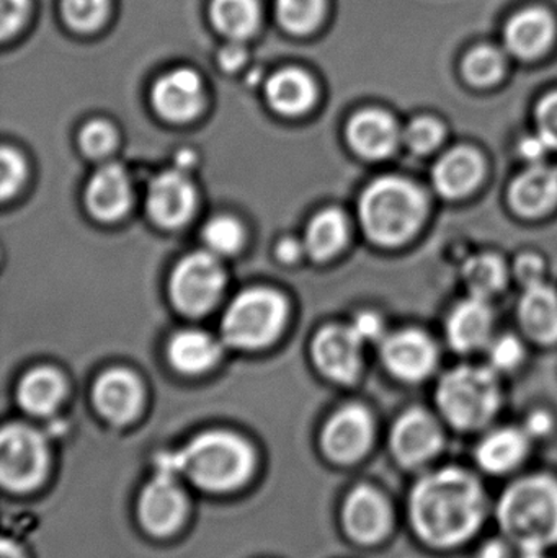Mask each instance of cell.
Returning a JSON list of instances; mask_svg holds the SVG:
<instances>
[{
  "label": "cell",
  "instance_id": "obj_1",
  "mask_svg": "<svg viewBox=\"0 0 557 558\" xmlns=\"http://www.w3.org/2000/svg\"><path fill=\"white\" fill-rule=\"evenodd\" d=\"M484 501L480 485L455 469L424 478L411 498V517L422 539L438 547L457 546L483 521Z\"/></svg>",
  "mask_w": 557,
  "mask_h": 558
},
{
  "label": "cell",
  "instance_id": "obj_2",
  "mask_svg": "<svg viewBox=\"0 0 557 558\" xmlns=\"http://www.w3.org/2000/svg\"><path fill=\"white\" fill-rule=\"evenodd\" d=\"M254 456L247 442L231 433L199 435L177 454L160 461V472H182L205 490L226 492L247 481Z\"/></svg>",
  "mask_w": 557,
  "mask_h": 558
},
{
  "label": "cell",
  "instance_id": "obj_3",
  "mask_svg": "<svg viewBox=\"0 0 557 558\" xmlns=\"http://www.w3.org/2000/svg\"><path fill=\"white\" fill-rule=\"evenodd\" d=\"M359 215L373 242L392 247L417 232L425 216V198L408 180L385 177L365 190Z\"/></svg>",
  "mask_w": 557,
  "mask_h": 558
},
{
  "label": "cell",
  "instance_id": "obj_4",
  "mask_svg": "<svg viewBox=\"0 0 557 558\" xmlns=\"http://www.w3.org/2000/svg\"><path fill=\"white\" fill-rule=\"evenodd\" d=\"M499 520L523 553H542L557 541V485L546 477L517 482L500 501Z\"/></svg>",
  "mask_w": 557,
  "mask_h": 558
},
{
  "label": "cell",
  "instance_id": "obj_5",
  "mask_svg": "<svg viewBox=\"0 0 557 558\" xmlns=\"http://www.w3.org/2000/svg\"><path fill=\"white\" fill-rule=\"evenodd\" d=\"M437 403L457 428H480L493 418L499 407L496 377L484 367H457L441 377Z\"/></svg>",
  "mask_w": 557,
  "mask_h": 558
},
{
  "label": "cell",
  "instance_id": "obj_6",
  "mask_svg": "<svg viewBox=\"0 0 557 558\" xmlns=\"http://www.w3.org/2000/svg\"><path fill=\"white\" fill-rule=\"evenodd\" d=\"M287 320V302L270 289H249L239 294L221 322L226 343L235 348L265 347L277 338Z\"/></svg>",
  "mask_w": 557,
  "mask_h": 558
},
{
  "label": "cell",
  "instance_id": "obj_7",
  "mask_svg": "<svg viewBox=\"0 0 557 558\" xmlns=\"http://www.w3.org/2000/svg\"><path fill=\"white\" fill-rule=\"evenodd\" d=\"M48 465L45 439L25 425H9L0 436V477L10 490L25 492L41 482Z\"/></svg>",
  "mask_w": 557,
  "mask_h": 558
},
{
  "label": "cell",
  "instance_id": "obj_8",
  "mask_svg": "<svg viewBox=\"0 0 557 558\" xmlns=\"http://www.w3.org/2000/svg\"><path fill=\"white\" fill-rule=\"evenodd\" d=\"M225 286V271L215 255L192 254L183 258L170 279L173 304L190 315L203 314L218 301Z\"/></svg>",
  "mask_w": 557,
  "mask_h": 558
},
{
  "label": "cell",
  "instance_id": "obj_9",
  "mask_svg": "<svg viewBox=\"0 0 557 558\" xmlns=\"http://www.w3.org/2000/svg\"><path fill=\"white\" fill-rule=\"evenodd\" d=\"M362 343L352 327H326L314 340V361L330 379L353 383L362 363Z\"/></svg>",
  "mask_w": 557,
  "mask_h": 558
},
{
  "label": "cell",
  "instance_id": "obj_10",
  "mask_svg": "<svg viewBox=\"0 0 557 558\" xmlns=\"http://www.w3.org/2000/svg\"><path fill=\"white\" fill-rule=\"evenodd\" d=\"M382 356L396 377L417 383L434 371L437 351L421 331L404 330L383 340Z\"/></svg>",
  "mask_w": 557,
  "mask_h": 558
},
{
  "label": "cell",
  "instance_id": "obj_11",
  "mask_svg": "<svg viewBox=\"0 0 557 558\" xmlns=\"http://www.w3.org/2000/svg\"><path fill=\"white\" fill-rule=\"evenodd\" d=\"M195 205V189L183 173L164 172L150 183L147 209L150 218L164 228H179L189 221Z\"/></svg>",
  "mask_w": 557,
  "mask_h": 558
},
{
  "label": "cell",
  "instance_id": "obj_12",
  "mask_svg": "<svg viewBox=\"0 0 557 558\" xmlns=\"http://www.w3.org/2000/svg\"><path fill=\"white\" fill-rule=\"evenodd\" d=\"M185 513V498L173 475L159 472L144 488L140 501V517L144 527L154 536H167L177 530Z\"/></svg>",
  "mask_w": 557,
  "mask_h": 558
},
{
  "label": "cell",
  "instance_id": "obj_13",
  "mask_svg": "<svg viewBox=\"0 0 557 558\" xmlns=\"http://www.w3.org/2000/svg\"><path fill=\"white\" fill-rule=\"evenodd\" d=\"M372 418L359 405H349L330 418L324 432V449L339 462H352L365 454L372 441Z\"/></svg>",
  "mask_w": 557,
  "mask_h": 558
},
{
  "label": "cell",
  "instance_id": "obj_14",
  "mask_svg": "<svg viewBox=\"0 0 557 558\" xmlns=\"http://www.w3.org/2000/svg\"><path fill=\"white\" fill-rule=\"evenodd\" d=\"M156 110L167 120L186 121L202 108L203 90L192 69H177L157 82L153 92Z\"/></svg>",
  "mask_w": 557,
  "mask_h": 558
},
{
  "label": "cell",
  "instance_id": "obj_15",
  "mask_svg": "<svg viewBox=\"0 0 557 558\" xmlns=\"http://www.w3.org/2000/svg\"><path fill=\"white\" fill-rule=\"evenodd\" d=\"M440 445L437 423L422 410H411L396 423L392 449L402 464H422L440 449Z\"/></svg>",
  "mask_w": 557,
  "mask_h": 558
},
{
  "label": "cell",
  "instance_id": "obj_16",
  "mask_svg": "<svg viewBox=\"0 0 557 558\" xmlns=\"http://www.w3.org/2000/svg\"><path fill=\"white\" fill-rule=\"evenodd\" d=\"M143 400L140 380L126 369H111L97 380L94 402L98 412L114 423H124L136 415Z\"/></svg>",
  "mask_w": 557,
  "mask_h": 558
},
{
  "label": "cell",
  "instance_id": "obj_17",
  "mask_svg": "<svg viewBox=\"0 0 557 558\" xmlns=\"http://www.w3.org/2000/svg\"><path fill=\"white\" fill-rule=\"evenodd\" d=\"M85 202L92 215L101 221L121 218L131 203V183L126 170L117 163L101 167L88 183Z\"/></svg>",
  "mask_w": 557,
  "mask_h": 558
},
{
  "label": "cell",
  "instance_id": "obj_18",
  "mask_svg": "<svg viewBox=\"0 0 557 558\" xmlns=\"http://www.w3.org/2000/svg\"><path fill=\"white\" fill-rule=\"evenodd\" d=\"M484 166L480 154L470 147H457L445 154L434 167V183L445 198H461L473 192L483 179Z\"/></svg>",
  "mask_w": 557,
  "mask_h": 558
},
{
  "label": "cell",
  "instance_id": "obj_19",
  "mask_svg": "<svg viewBox=\"0 0 557 558\" xmlns=\"http://www.w3.org/2000/svg\"><path fill=\"white\" fill-rule=\"evenodd\" d=\"M343 523L353 539L375 543L388 531V507L373 488H356L343 508Z\"/></svg>",
  "mask_w": 557,
  "mask_h": 558
},
{
  "label": "cell",
  "instance_id": "obj_20",
  "mask_svg": "<svg viewBox=\"0 0 557 558\" xmlns=\"http://www.w3.org/2000/svg\"><path fill=\"white\" fill-rule=\"evenodd\" d=\"M350 144L366 159H385L398 146L399 131L389 114L378 110L362 111L349 124Z\"/></svg>",
  "mask_w": 557,
  "mask_h": 558
},
{
  "label": "cell",
  "instance_id": "obj_21",
  "mask_svg": "<svg viewBox=\"0 0 557 558\" xmlns=\"http://www.w3.org/2000/svg\"><path fill=\"white\" fill-rule=\"evenodd\" d=\"M509 196L520 215H543L557 202V170L533 166L513 180Z\"/></svg>",
  "mask_w": 557,
  "mask_h": 558
},
{
  "label": "cell",
  "instance_id": "obj_22",
  "mask_svg": "<svg viewBox=\"0 0 557 558\" xmlns=\"http://www.w3.org/2000/svg\"><path fill=\"white\" fill-rule=\"evenodd\" d=\"M493 327V311L486 299L471 298L461 302L447 324L448 340L458 351L480 348L489 338Z\"/></svg>",
  "mask_w": 557,
  "mask_h": 558
},
{
  "label": "cell",
  "instance_id": "obj_23",
  "mask_svg": "<svg viewBox=\"0 0 557 558\" xmlns=\"http://www.w3.org/2000/svg\"><path fill=\"white\" fill-rule=\"evenodd\" d=\"M519 318L523 330L540 343L557 340V295L548 286H529L519 304Z\"/></svg>",
  "mask_w": 557,
  "mask_h": 558
},
{
  "label": "cell",
  "instance_id": "obj_24",
  "mask_svg": "<svg viewBox=\"0 0 557 558\" xmlns=\"http://www.w3.org/2000/svg\"><path fill=\"white\" fill-rule=\"evenodd\" d=\"M553 29L552 16L545 10H525L510 20L506 28V43L513 54L535 58L548 48Z\"/></svg>",
  "mask_w": 557,
  "mask_h": 558
},
{
  "label": "cell",
  "instance_id": "obj_25",
  "mask_svg": "<svg viewBox=\"0 0 557 558\" xmlns=\"http://www.w3.org/2000/svg\"><path fill=\"white\" fill-rule=\"evenodd\" d=\"M268 104L281 114H300L313 104L316 92L310 75L300 69H283L267 82Z\"/></svg>",
  "mask_w": 557,
  "mask_h": 558
},
{
  "label": "cell",
  "instance_id": "obj_26",
  "mask_svg": "<svg viewBox=\"0 0 557 558\" xmlns=\"http://www.w3.org/2000/svg\"><path fill=\"white\" fill-rule=\"evenodd\" d=\"M64 380L56 371L39 367L23 377L19 386V402L32 415H49L64 399Z\"/></svg>",
  "mask_w": 557,
  "mask_h": 558
},
{
  "label": "cell",
  "instance_id": "obj_27",
  "mask_svg": "<svg viewBox=\"0 0 557 558\" xmlns=\"http://www.w3.org/2000/svg\"><path fill=\"white\" fill-rule=\"evenodd\" d=\"M169 357L182 373H203L218 361L219 344L205 331H179L170 341Z\"/></svg>",
  "mask_w": 557,
  "mask_h": 558
},
{
  "label": "cell",
  "instance_id": "obj_28",
  "mask_svg": "<svg viewBox=\"0 0 557 558\" xmlns=\"http://www.w3.org/2000/svg\"><path fill=\"white\" fill-rule=\"evenodd\" d=\"M347 232L346 216L337 209H326L307 226L304 248L316 260H327L346 245Z\"/></svg>",
  "mask_w": 557,
  "mask_h": 558
},
{
  "label": "cell",
  "instance_id": "obj_29",
  "mask_svg": "<svg viewBox=\"0 0 557 558\" xmlns=\"http://www.w3.org/2000/svg\"><path fill=\"white\" fill-rule=\"evenodd\" d=\"M526 452V438L517 429H500L481 442L477 461L481 468L496 474L516 468Z\"/></svg>",
  "mask_w": 557,
  "mask_h": 558
},
{
  "label": "cell",
  "instance_id": "obj_30",
  "mask_svg": "<svg viewBox=\"0 0 557 558\" xmlns=\"http://www.w3.org/2000/svg\"><path fill=\"white\" fill-rule=\"evenodd\" d=\"M211 19L216 28L229 38H245L257 26V2L255 0H215L211 5Z\"/></svg>",
  "mask_w": 557,
  "mask_h": 558
},
{
  "label": "cell",
  "instance_id": "obj_31",
  "mask_svg": "<svg viewBox=\"0 0 557 558\" xmlns=\"http://www.w3.org/2000/svg\"><path fill=\"white\" fill-rule=\"evenodd\" d=\"M463 279L473 298L487 299L506 284V268L494 255H477L464 265Z\"/></svg>",
  "mask_w": 557,
  "mask_h": 558
},
{
  "label": "cell",
  "instance_id": "obj_32",
  "mask_svg": "<svg viewBox=\"0 0 557 558\" xmlns=\"http://www.w3.org/2000/svg\"><path fill=\"white\" fill-rule=\"evenodd\" d=\"M324 0H277L278 20L293 33H306L323 15Z\"/></svg>",
  "mask_w": 557,
  "mask_h": 558
},
{
  "label": "cell",
  "instance_id": "obj_33",
  "mask_svg": "<svg viewBox=\"0 0 557 558\" xmlns=\"http://www.w3.org/2000/svg\"><path fill=\"white\" fill-rule=\"evenodd\" d=\"M464 75L474 85H491L499 81L504 72V59L494 48H477L464 59Z\"/></svg>",
  "mask_w": 557,
  "mask_h": 558
},
{
  "label": "cell",
  "instance_id": "obj_34",
  "mask_svg": "<svg viewBox=\"0 0 557 558\" xmlns=\"http://www.w3.org/2000/svg\"><path fill=\"white\" fill-rule=\"evenodd\" d=\"M203 239L215 254L229 255L234 254L241 247L244 232L235 219L219 216L206 225Z\"/></svg>",
  "mask_w": 557,
  "mask_h": 558
},
{
  "label": "cell",
  "instance_id": "obj_35",
  "mask_svg": "<svg viewBox=\"0 0 557 558\" xmlns=\"http://www.w3.org/2000/svg\"><path fill=\"white\" fill-rule=\"evenodd\" d=\"M62 12L75 29H92L104 20L107 0H62Z\"/></svg>",
  "mask_w": 557,
  "mask_h": 558
},
{
  "label": "cell",
  "instance_id": "obj_36",
  "mask_svg": "<svg viewBox=\"0 0 557 558\" xmlns=\"http://www.w3.org/2000/svg\"><path fill=\"white\" fill-rule=\"evenodd\" d=\"M405 144L415 154H427L444 140V128L432 118H417L405 130Z\"/></svg>",
  "mask_w": 557,
  "mask_h": 558
},
{
  "label": "cell",
  "instance_id": "obj_37",
  "mask_svg": "<svg viewBox=\"0 0 557 558\" xmlns=\"http://www.w3.org/2000/svg\"><path fill=\"white\" fill-rule=\"evenodd\" d=\"M114 131L105 121H92L81 133V146L90 157H101L113 149Z\"/></svg>",
  "mask_w": 557,
  "mask_h": 558
},
{
  "label": "cell",
  "instance_id": "obj_38",
  "mask_svg": "<svg viewBox=\"0 0 557 558\" xmlns=\"http://www.w3.org/2000/svg\"><path fill=\"white\" fill-rule=\"evenodd\" d=\"M0 169H2L0 195H2V199H7L9 196L15 195L16 190L22 186L23 179H25V163L19 153L5 146L2 147V154H0Z\"/></svg>",
  "mask_w": 557,
  "mask_h": 558
},
{
  "label": "cell",
  "instance_id": "obj_39",
  "mask_svg": "<svg viewBox=\"0 0 557 558\" xmlns=\"http://www.w3.org/2000/svg\"><path fill=\"white\" fill-rule=\"evenodd\" d=\"M491 363L496 369L509 371L519 366L523 360V347L516 337H500L494 341L489 351Z\"/></svg>",
  "mask_w": 557,
  "mask_h": 558
},
{
  "label": "cell",
  "instance_id": "obj_40",
  "mask_svg": "<svg viewBox=\"0 0 557 558\" xmlns=\"http://www.w3.org/2000/svg\"><path fill=\"white\" fill-rule=\"evenodd\" d=\"M538 134L549 147L557 149V92L540 101L536 108Z\"/></svg>",
  "mask_w": 557,
  "mask_h": 558
},
{
  "label": "cell",
  "instance_id": "obj_41",
  "mask_svg": "<svg viewBox=\"0 0 557 558\" xmlns=\"http://www.w3.org/2000/svg\"><path fill=\"white\" fill-rule=\"evenodd\" d=\"M26 0H0V33L2 38L16 32L25 19Z\"/></svg>",
  "mask_w": 557,
  "mask_h": 558
},
{
  "label": "cell",
  "instance_id": "obj_42",
  "mask_svg": "<svg viewBox=\"0 0 557 558\" xmlns=\"http://www.w3.org/2000/svg\"><path fill=\"white\" fill-rule=\"evenodd\" d=\"M516 274L520 282L525 284V288L538 284V282H542L543 262L535 255H523L517 260Z\"/></svg>",
  "mask_w": 557,
  "mask_h": 558
},
{
  "label": "cell",
  "instance_id": "obj_43",
  "mask_svg": "<svg viewBox=\"0 0 557 558\" xmlns=\"http://www.w3.org/2000/svg\"><path fill=\"white\" fill-rule=\"evenodd\" d=\"M353 331L362 341L382 340L383 322L376 314H362L352 324Z\"/></svg>",
  "mask_w": 557,
  "mask_h": 558
},
{
  "label": "cell",
  "instance_id": "obj_44",
  "mask_svg": "<svg viewBox=\"0 0 557 558\" xmlns=\"http://www.w3.org/2000/svg\"><path fill=\"white\" fill-rule=\"evenodd\" d=\"M244 59L245 49L238 45V43L225 46L221 52H219V62H221V68L226 69V71H235L244 62Z\"/></svg>",
  "mask_w": 557,
  "mask_h": 558
},
{
  "label": "cell",
  "instance_id": "obj_45",
  "mask_svg": "<svg viewBox=\"0 0 557 558\" xmlns=\"http://www.w3.org/2000/svg\"><path fill=\"white\" fill-rule=\"evenodd\" d=\"M549 149L546 141L542 136L526 137L522 144H520V150H522L523 157L529 160H540L545 156L546 150Z\"/></svg>",
  "mask_w": 557,
  "mask_h": 558
},
{
  "label": "cell",
  "instance_id": "obj_46",
  "mask_svg": "<svg viewBox=\"0 0 557 558\" xmlns=\"http://www.w3.org/2000/svg\"><path fill=\"white\" fill-rule=\"evenodd\" d=\"M526 429H529L530 435H546L552 429V418L545 412H535L526 420Z\"/></svg>",
  "mask_w": 557,
  "mask_h": 558
},
{
  "label": "cell",
  "instance_id": "obj_47",
  "mask_svg": "<svg viewBox=\"0 0 557 558\" xmlns=\"http://www.w3.org/2000/svg\"><path fill=\"white\" fill-rule=\"evenodd\" d=\"M300 254L301 245L298 244L296 241H293V239H287V241L281 242L280 247H278V257L283 262L296 260Z\"/></svg>",
  "mask_w": 557,
  "mask_h": 558
},
{
  "label": "cell",
  "instance_id": "obj_48",
  "mask_svg": "<svg viewBox=\"0 0 557 558\" xmlns=\"http://www.w3.org/2000/svg\"><path fill=\"white\" fill-rule=\"evenodd\" d=\"M481 558H506V549L499 543L487 544L483 549V554H481Z\"/></svg>",
  "mask_w": 557,
  "mask_h": 558
},
{
  "label": "cell",
  "instance_id": "obj_49",
  "mask_svg": "<svg viewBox=\"0 0 557 558\" xmlns=\"http://www.w3.org/2000/svg\"><path fill=\"white\" fill-rule=\"evenodd\" d=\"M2 558H23L22 554H20L19 547L15 544L10 543V541H3L2 543Z\"/></svg>",
  "mask_w": 557,
  "mask_h": 558
},
{
  "label": "cell",
  "instance_id": "obj_50",
  "mask_svg": "<svg viewBox=\"0 0 557 558\" xmlns=\"http://www.w3.org/2000/svg\"><path fill=\"white\" fill-rule=\"evenodd\" d=\"M525 558H543L540 553H525Z\"/></svg>",
  "mask_w": 557,
  "mask_h": 558
}]
</instances>
